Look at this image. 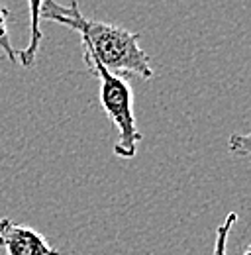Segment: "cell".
<instances>
[{"mask_svg":"<svg viewBox=\"0 0 251 255\" xmlns=\"http://www.w3.org/2000/svg\"><path fill=\"white\" fill-rule=\"evenodd\" d=\"M39 20H51L75 30L81 35L85 57L102 65L116 77H139L149 81L155 75L149 55L139 47L141 33L114 24L89 20L83 16L77 2L61 6L45 0L39 4Z\"/></svg>","mask_w":251,"mask_h":255,"instance_id":"1","label":"cell"},{"mask_svg":"<svg viewBox=\"0 0 251 255\" xmlns=\"http://www.w3.org/2000/svg\"><path fill=\"white\" fill-rule=\"evenodd\" d=\"M87 67L93 71L100 83V104L110 118V122L118 129V141L114 145V153L118 157L131 159L137 153V143L141 141V131L137 129L133 114V91L129 81L124 77H116L108 73L102 65L85 57Z\"/></svg>","mask_w":251,"mask_h":255,"instance_id":"2","label":"cell"},{"mask_svg":"<svg viewBox=\"0 0 251 255\" xmlns=\"http://www.w3.org/2000/svg\"><path fill=\"white\" fill-rule=\"evenodd\" d=\"M0 248L4 255H59L39 232L10 218H0Z\"/></svg>","mask_w":251,"mask_h":255,"instance_id":"3","label":"cell"},{"mask_svg":"<svg viewBox=\"0 0 251 255\" xmlns=\"http://www.w3.org/2000/svg\"><path fill=\"white\" fill-rule=\"evenodd\" d=\"M39 4L41 2H31L30 4V12H31V33H30V43L26 49H22L18 53V61L22 67H31L33 61H35V55L39 51V45H41V39H43V33L39 30Z\"/></svg>","mask_w":251,"mask_h":255,"instance_id":"4","label":"cell"},{"mask_svg":"<svg viewBox=\"0 0 251 255\" xmlns=\"http://www.w3.org/2000/svg\"><path fill=\"white\" fill-rule=\"evenodd\" d=\"M238 222V214L236 212H230L224 222L216 228V242H214V250H212V255H226V244H228V236L234 228V224Z\"/></svg>","mask_w":251,"mask_h":255,"instance_id":"5","label":"cell"},{"mask_svg":"<svg viewBox=\"0 0 251 255\" xmlns=\"http://www.w3.org/2000/svg\"><path fill=\"white\" fill-rule=\"evenodd\" d=\"M228 151L236 157H251V131L232 133L228 139Z\"/></svg>","mask_w":251,"mask_h":255,"instance_id":"6","label":"cell"},{"mask_svg":"<svg viewBox=\"0 0 251 255\" xmlns=\"http://www.w3.org/2000/svg\"><path fill=\"white\" fill-rule=\"evenodd\" d=\"M6 20H8V10L0 4V49L6 53V57L10 59V63H18V55H16L12 43H10V32H8Z\"/></svg>","mask_w":251,"mask_h":255,"instance_id":"7","label":"cell"},{"mask_svg":"<svg viewBox=\"0 0 251 255\" xmlns=\"http://www.w3.org/2000/svg\"><path fill=\"white\" fill-rule=\"evenodd\" d=\"M244 255H251V244H250V248H248V250L244 252Z\"/></svg>","mask_w":251,"mask_h":255,"instance_id":"8","label":"cell"}]
</instances>
